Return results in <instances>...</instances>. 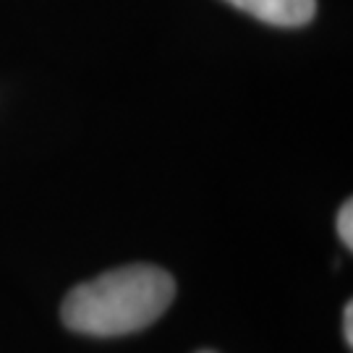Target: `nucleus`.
Here are the masks:
<instances>
[{
  "label": "nucleus",
  "instance_id": "nucleus-5",
  "mask_svg": "<svg viewBox=\"0 0 353 353\" xmlns=\"http://www.w3.org/2000/svg\"><path fill=\"white\" fill-rule=\"evenodd\" d=\"M202 353H210V351H202Z\"/></svg>",
  "mask_w": 353,
  "mask_h": 353
},
{
  "label": "nucleus",
  "instance_id": "nucleus-1",
  "mask_svg": "<svg viewBox=\"0 0 353 353\" xmlns=\"http://www.w3.org/2000/svg\"><path fill=\"white\" fill-rule=\"evenodd\" d=\"M176 299V280L154 265H126L76 285L63 301V325L81 335L115 338L150 327Z\"/></svg>",
  "mask_w": 353,
  "mask_h": 353
},
{
  "label": "nucleus",
  "instance_id": "nucleus-4",
  "mask_svg": "<svg viewBox=\"0 0 353 353\" xmlns=\"http://www.w3.org/2000/svg\"><path fill=\"white\" fill-rule=\"evenodd\" d=\"M343 338L348 345H353V303L348 301L343 309Z\"/></svg>",
  "mask_w": 353,
  "mask_h": 353
},
{
  "label": "nucleus",
  "instance_id": "nucleus-2",
  "mask_svg": "<svg viewBox=\"0 0 353 353\" xmlns=\"http://www.w3.org/2000/svg\"><path fill=\"white\" fill-rule=\"evenodd\" d=\"M254 19L272 26H303L314 19L316 0H228Z\"/></svg>",
  "mask_w": 353,
  "mask_h": 353
},
{
  "label": "nucleus",
  "instance_id": "nucleus-3",
  "mask_svg": "<svg viewBox=\"0 0 353 353\" xmlns=\"http://www.w3.org/2000/svg\"><path fill=\"white\" fill-rule=\"evenodd\" d=\"M338 236L341 241L351 249L353 246V204L351 199L343 204L341 212H338Z\"/></svg>",
  "mask_w": 353,
  "mask_h": 353
}]
</instances>
